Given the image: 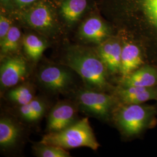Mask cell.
<instances>
[{
	"label": "cell",
	"mask_w": 157,
	"mask_h": 157,
	"mask_svg": "<svg viewBox=\"0 0 157 157\" xmlns=\"http://www.w3.org/2000/svg\"><path fill=\"white\" fill-rule=\"evenodd\" d=\"M63 65L78 73L87 89L104 91L109 86L107 68L97 53L90 49L79 46L70 47Z\"/></svg>",
	"instance_id": "6da1fadb"
},
{
	"label": "cell",
	"mask_w": 157,
	"mask_h": 157,
	"mask_svg": "<svg viewBox=\"0 0 157 157\" xmlns=\"http://www.w3.org/2000/svg\"><path fill=\"white\" fill-rule=\"evenodd\" d=\"M40 142L59 147L65 150L84 147L95 151L100 146L88 118L78 121L59 132L48 133Z\"/></svg>",
	"instance_id": "7a4b0ae2"
},
{
	"label": "cell",
	"mask_w": 157,
	"mask_h": 157,
	"mask_svg": "<svg viewBox=\"0 0 157 157\" xmlns=\"http://www.w3.org/2000/svg\"><path fill=\"white\" fill-rule=\"evenodd\" d=\"M73 70L63 65H45L37 73L38 81L44 89L55 93L67 92L74 83Z\"/></svg>",
	"instance_id": "3957f363"
},
{
	"label": "cell",
	"mask_w": 157,
	"mask_h": 157,
	"mask_svg": "<svg viewBox=\"0 0 157 157\" xmlns=\"http://www.w3.org/2000/svg\"><path fill=\"white\" fill-rule=\"evenodd\" d=\"M151 113L150 109L144 105L127 104L118 112L117 122L125 135L134 136L146 128Z\"/></svg>",
	"instance_id": "277c9868"
},
{
	"label": "cell",
	"mask_w": 157,
	"mask_h": 157,
	"mask_svg": "<svg viewBox=\"0 0 157 157\" xmlns=\"http://www.w3.org/2000/svg\"><path fill=\"white\" fill-rule=\"evenodd\" d=\"M77 101L81 109L90 115L105 119L113 105V98L103 91L86 89L77 94Z\"/></svg>",
	"instance_id": "5b68a950"
},
{
	"label": "cell",
	"mask_w": 157,
	"mask_h": 157,
	"mask_svg": "<svg viewBox=\"0 0 157 157\" xmlns=\"http://www.w3.org/2000/svg\"><path fill=\"white\" fill-rule=\"evenodd\" d=\"M23 20L30 27L45 34H55L58 27L54 11L44 2H39L24 12Z\"/></svg>",
	"instance_id": "8992f818"
},
{
	"label": "cell",
	"mask_w": 157,
	"mask_h": 157,
	"mask_svg": "<svg viewBox=\"0 0 157 157\" xmlns=\"http://www.w3.org/2000/svg\"><path fill=\"white\" fill-rule=\"evenodd\" d=\"M28 66L21 56H6L1 61L0 83L1 89H10L22 82L28 75Z\"/></svg>",
	"instance_id": "52a82bcc"
},
{
	"label": "cell",
	"mask_w": 157,
	"mask_h": 157,
	"mask_svg": "<svg viewBox=\"0 0 157 157\" xmlns=\"http://www.w3.org/2000/svg\"><path fill=\"white\" fill-rule=\"evenodd\" d=\"M76 107L71 102H58L51 109L47 118L48 133L59 132L74 124L76 122Z\"/></svg>",
	"instance_id": "ba28073f"
},
{
	"label": "cell",
	"mask_w": 157,
	"mask_h": 157,
	"mask_svg": "<svg viewBox=\"0 0 157 157\" xmlns=\"http://www.w3.org/2000/svg\"><path fill=\"white\" fill-rule=\"evenodd\" d=\"M122 47L113 40H107L101 43L97 50V54L111 73H120Z\"/></svg>",
	"instance_id": "9c48e42d"
},
{
	"label": "cell",
	"mask_w": 157,
	"mask_h": 157,
	"mask_svg": "<svg viewBox=\"0 0 157 157\" xmlns=\"http://www.w3.org/2000/svg\"><path fill=\"white\" fill-rule=\"evenodd\" d=\"M78 35L84 41L100 44L107 40L109 35V30L100 19L91 17L80 26Z\"/></svg>",
	"instance_id": "30bf717a"
},
{
	"label": "cell",
	"mask_w": 157,
	"mask_h": 157,
	"mask_svg": "<svg viewBox=\"0 0 157 157\" xmlns=\"http://www.w3.org/2000/svg\"><path fill=\"white\" fill-rule=\"evenodd\" d=\"M157 83V70L150 66L139 67L123 78L124 87L136 86L152 88Z\"/></svg>",
	"instance_id": "8fae6325"
},
{
	"label": "cell",
	"mask_w": 157,
	"mask_h": 157,
	"mask_svg": "<svg viewBox=\"0 0 157 157\" xmlns=\"http://www.w3.org/2000/svg\"><path fill=\"white\" fill-rule=\"evenodd\" d=\"M140 49L133 44H126L122 47L121 71L123 78L133 73L143 64Z\"/></svg>",
	"instance_id": "7c38bea8"
},
{
	"label": "cell",
	"mask_w": 157,
	"mask_h": 157,
	"mask_svg": "<svg viewBox=\"0 0 157 157\" xmlns=\"http://www.w3.org/2000/svg\"><path fill=\"white\" fill-rule=\"evenodd\" d=\"M120 99L126 104H141L155 99L157 91L152 88L136 86L124 87L118 91Z\"/></svg>",
	"instance_id": "4fadbf2b"
},
{
	"label": "cell",
	"mask_w": 157,
	"mask_h": 157,
	"mask_svg": "<svg viewBox=\"0 0 157 157\" xmlns=\"http://www.w3.org/2000/svg\"><path fill=\"white\" fill-rule=\"evenodd\" d=\"M20 135L19 127L12 119L2 117L0 120V146L8 149L15 146Z\"/></svg>",
	"instance_id": "5bb4252c"
},
{
	"label": "cell",
	"mask_w": 157,
	"mask_h": 157,
	"mask_svg": "<svg viewBox=\"0 0 157 157\" xmlns=\"http://www.w3.org/2000/svg\"><path fill=\"white\" fill-rule=\"evenodd\" d=\"M24 50L29 59L37 62L46 48V43L35 34H29L24 36L22 40Z\"/></svg>",
	"instance_id": "9a60e30c"
},
{
	"label": "cell",
	"mask_w": 157,
	"mask_h": 157,
	"mask_svg": "<svg viewBox=\"0 0 157 157\" xmlns=\"http://www.w3.org/2000/svg\"><path fill=\"white\" fill-rule=\"evenodd\" d=\"M87 4V0H64L61 6L62 16L67 22H75L84 12Z\"/></svg>",
	"instance_id": "2e32d148"
},
{
	"label": "cell",
	"mask_w": 157,
	"mask_h": 157,
	"mask_svg": "<svg viewBox=\"0 0 157 157\" xmlns=\"http://www.w3.org/2000/svg\"><path fill=\"white\" fill-rule=\"evenodd\" d=\"M46 109L45 102L42 100L34 98L28 104L20 106L19 112L23 119L31 122L37 121L41 118Z\"/></svg>",
	"instance_id": "e0dca14e"
},
{
	"label": "cell",
	"mask_w": 157,
	"mask_h": 157,
	"mask_svg": "<svg viewBox=\"0 0 157 157\" xmlns=\"http://www.w3.org/2000/svg\"><path fill=\"white\" fill-rule=\"evenodd\" d=\"M7 98L19 106L29 103L34 98L33 90L28 84H22L12 87L6 93Z\"/></svg>",
	"instance_id": "ac0fdd59"
},
{
	"label": "cell",
	"mask_w": 157,
	"mask_h": 157,
	"mask_svg": "<svg viewBox=\"0 0 157 157\" xmlns=\"http://www.w3.org/2000/svg\"><path fill=\"white\" fill-rule=\"evenodd\" d=\"M21 40V32L17 26H12L6 37L0 42L1 56H6L17 51Z\"/></svg>",
	"instance_id": "d6986e66"
},
{
	"label": "cell",
	"mask_w": 157,
	"mask_h": 157,
	"mask_svg": "<svg viewBox=\"0 0 157 157\" xmlns=\"http://www.w3.org/2000/svg\"><path fill=\"white\" fill-rule=\"evenodd\" d=\"M35 154L40 157H69L70 154L59 147L40 142L34 147Z\"/></svg>",
	"instance_id": "ffe728a7"
},
{
	"label": "cell",
	"mask_w": 157,
	"mask_h": 157,
	"mask_svg": "<svg viewBox=\"0 0 157 157\" xmlns=\"http://www.w3.org/2000/svg\"><path fill=\"white\" fill-rule=\"evenodd\" d=\"M143 5L147 17L157 28V0H143Z\"/></svg>",
	"instance_id": "44dd1931"
},
{
	"label": "cell",
	"mask_w": 157,
	"mask_h": 157,
	"mask_svg": "<svg viewBox=\"0 0 157 157\" xmlns=\"http://www.w3.org/2000/svg\"><path fill=\"white\" fill-rule=\"evenodd\" d=\"M11 27V21L1 14L0 15V42L6 37Z\"/></svg>",
	"instance_id": "7402d4cb"
},
{
	"label": "cell",
	"mask_w": 157,
	"mask_h": 157,
	"mask_svg": "<svg viewBox=\"0 0 157 157\" xmlns=\"http://www.w3.org/2000/svg\"><path fill=\"white\" fill-rule=\"evenodd\" d=\"M15 4L20 8H24L36 2L37 0H14Z\"/></svg>",
	"instance_id": "603a6c76"
},
{
	"label": "cell",
	"mask_w": 157,
	"mask_h": 157,
	"mask_svg": "<svg viewBox=\"0 0 157 157\" xmlns=\"http://www.w3.org/2000/svg\"><path fill=\"white\" fill-rule=\"evenodd\" d=\"M2 3L4 5V6H8L10 4H11V0H1Z\"/></svg>",
	"instance_id": "cb8c5ba5"
}]
</instances>
